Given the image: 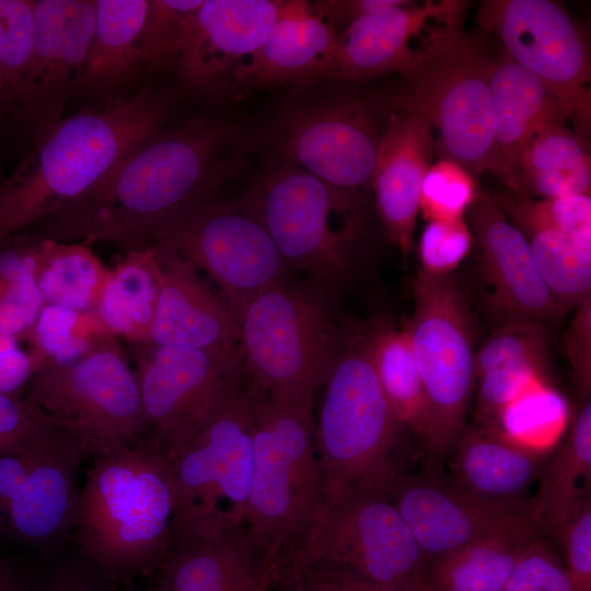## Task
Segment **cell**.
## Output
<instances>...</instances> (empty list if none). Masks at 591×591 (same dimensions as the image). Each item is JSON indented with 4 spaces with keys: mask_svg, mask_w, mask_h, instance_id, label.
I'll list each match as a JSON object with an SVG mask.
<instances>
[{
    "mask_svg": "<svg viewBox=\"0 0 591 591\" xmlns=\"http://www.w3.org/2000/svg\"><path fill=\"white\" fill-rule=\"evenodd\" d=\"M243 128L197 115L164 128L128 153L78 200L44 220L56 242L143 245L171 216L219 197L246 165Z\"/></svg>",
    "mask_w": 591,
    "mask_h": 591,
    "instance_id": "6da1fadb",
    "label": "cell"
},
{
    "mask_svg": "<svg viewBox=\"0 0 591 591\" xmlns=\"http://www.w3.org/2000/svg\"><path fill=\"white\" fill-rule=\"evenodd\" d=\"M173 112L172 94L148 84L62 118L0 187V233L44 220L81 198L164 129Z\"/></svg>",
    "mask_w": 591,
    "mask_h": 591,
    "instance_id": "7a4b0ae2",
    "label": "cell"
},
{
    "mask_svg": "<svg viewBox=\"0 0 591 591\" xmlns=\"http://www.w3.org/2000/svg\"><path fill=\"white\" fill-rule=\"evenodd\" d=\"M176 497L165 451L150 437L93 457L74 533L97 570L124 579L160 566L174 535Z\"/></svg>",
    "mask_w": 591,
    "mask_h": 591,
    "instance_id": "3957f363",
    "label": "cell"
},
{
    "mask_svg": "<svg viewBox=\"0 0 591 591\" xmlns=\"http://www.w3.org/2000/svg\"><path fill=\"white\" fill-rule=\"evenodd\" d=\"M312 409L262 392L256 404L244 525L271 581L292 571L325 508Z\"/></svg>",
    "mask_w": 591,
    "mask_h": 591,
    "instance_id": "277c9868",
    "label": "cell"
},
{
    "mask_svg": "<svg viewBox=\"0 0 591 591\" xmlns=\"http://www.w3.org/2000/svg\"><path fill=\"white\" fill-rule=\"evenodd\" d=\"M370 339L371 323H356L322 385L314 444L325 507L363 496L389 497L403 474L397 455L402 428L376 376Z\"/></svg>",
    "mask_w": 591,
    "mask_h": 591,
    "instance_id": "5b68a950",
    "label": "cell"
},
{
    "mask_svg": "<svg viewBox=\"0 0 591 591\" xmlns=\"http://www.w3.org/2000/svg\"><path fill=\"white\" fill-rule=\"evenodd\" d=\"M235 317L239 349L256 389L311 404L356 324L341 313L338 296L293 276L247 299Z\"/></svg>",
    "mask_w": 591,
    "mask_h": 591,
    "instance_id": "8992f818",
    "label": "cell"
},
{
    "mask_svg": "<svg viewBox=\"0 0 591 591\" xmlns=\"http://www.w3.org/2000/svg\"><path fill=\"white\" fill-rule=\"evenodd\" d=\"M264 225L292 274L340 298L366 232L359 193L336 188L269 157L239 199Z\"/></svg>",
    "mask_w": 591,
    "mask_h": 591,
    "instance_id": "52a82bcc",
    "label": "cell"
},
{
    "mask_svg": "<svg viewBox=\"0 0 591 591\" xmlns=\"http://www.w3.org/2000/svg\"><path fill=\"white\" fill-rule=\"evenodd\" d=\"M466 7L440 20L416 47L401 73L402 92L390 104L420 116L438 132L441 158L478 179L487 167L496 125L493 61L482 42L464 30Z\"/></svg>",
    "mask_w": 591,
    "mask_h": 591,
    "instance_id": "ba28073f",
    "label": "cell"
},
{
    "mask_svg": "<svg viewBox=\"0 0 591 591\" xmlns=\"http://www.w3.org/2000/svg\"><path fill=\"white\" fill-rule=\"evenodd\" d=\"M258 395L246 373L183 441L165 452L176 497L173 540L244 524Z\"/></svg>",
    "mask_w": 591,
    "mask_h": 591,
    "instance_id": "9c48e42d",
    "label": "cell"
},
{
    "mask_svg": "<svg viewBox=\"0 0 591 591\" xmlns=\"http://www.w3.org/2000/svg\"><path fill=\"white\" fill-rule=\"evenodd\" d=\"M413 314L402 327L422 382L428 428L424 443L439 459L464 430L475 386L474 329L464 292L450 276L418 269L413 281Z\"/></svg>",
    "mask_w": 591,
    "mask_h": 591,
    "instance_id": "30bf717a",
    "label": "cell"
},
{
    "mask_svg": "<svg viewBox=\"0 0 591 591\" xmlns=\"http://www.w3.org/2000/svg\"><path fill=\"white\" fill-rule=\"evenodd\" d=\"M142 246L205 270L234 315L247 299L293 276L264 225L239 199L216 197L188 207L151 230Z\"/></svg>",
    "mask_w": 591,
    "mask_h": 591,
    "instance_id": "8fae6325",
    "label": "cell"
},
{
    "mask_svg": "<svg viewBox=\"0 0 591 591\" xmlns=\"http://www.w3.org/2000/svg\"><path fill=\"white\" fill-rule=\"evenodd\" d=\"M33 401L93 457L144 438L136 373L111 346L93 348L69 364L47 363L32 389Z\"/></svg>",
    "mask_w": 591,
    "mask_h": 591,
    "instance_id": "7c38bea8",
    "label": "cell"
},
{
    "mask_svg": "<svg viewBox=\"0 0 591 591\" xmlns=\"http://www.w3.org/2000/svg\"><path fill=\"white\" fill-rule=\"evenodd\" d=\"M81 444L57 422L0 450V537L31 546L74 532Z\"/></svg>",
    "mask_w": 591,
    "mask_h": 591,
    "instance_id": "4fadbf2b",
    "label": "cell"
},
{
    "mask_svg": "<svg viewBox=\"0 0 591 591\" xmlns=\"http://www.w3.org/2000/svg\"><path fill=\"white\" fill-rule=\"evenodd\" d=\"M477 22L554 94L572 130L586 139L591 128L590 48L563 7L551 0H486Z\"/></svg>",
    "mask_w": 591,
    "mask_h": 591,
    "instance_id": "5bb4252c",
    "label": "cell"
},
{
    "mask_svg": "<svg viewBox=\"0 0 591 591\" xmlns=\"http://www.w3.org/2000/svg\"><path fill=\"white\" fill-rule=\"evenodd\" d=\"M425 556L389 497L363 496L325 507L292 569L322 566L381 586L425 584Z\"/></svg>",
    "mask_w": 591,
    "mask_h": 591,
    "instance_id": "9a60e30c",
    "label": "cell"
},
{
    "mask_svg": "<svg viewBox=\"0 0 591 591\" xmlns=\"http://www.w3.org/2000/svg\"><path fill=\"white\" fill-rule=\"evenodd\" d=\"M380 140L372 112L352 99L289 109L264 136L269 157L355 193L371 181Z\"/></svg>",
    "mask_w": 591,
    "mask_h": 591,
    "instance_id": "2e32d148",
    "label": "cell"
},
{
    "mask_svg": "<svg viewBox=\"0 0 591 591\" xmlns=\"http://www.w3.org/2000/svg\"><path fill=\"white\" fill-rule=\"evenodd\" d=\"M147 346L135 373L151 438L167 452L244 380L246 369L239 347Z\"/></svg>",
    "mask_w": 591,
    "mask_h": 591,
    "instance_id": "e0dca14e",
    "label": "cell"
},
{
    "mask_svg": "<svg viewBox=\"0 0 591 591\" xmlns=\"http://www.w3.org/2000/svg\"><path fill=\"white\" fill-rule=\"evenodd\" d=\"M31 60L9 105L13 119L40 140L63 117L77 91L94 26V0H35Z\"/></svg>",
    "mask_w": 591,
    "mask_h": 591,
    "instance_id": "ac0fdd59",
    "label": "cell"
},
{
    "mask_svg": "<svg viewBox=\"0 0 591 591\" xmlns=\"http://www.w3.org/2000/svg\"><path fill=\"white\" fill-rule=\"evenodd\" d=\"M389 499L407 523L426 561L482 538L540 532L531 519L528 498L491 501L454 482L402 474Z\"/></svg>",
    "mask_w": 591,
    "mask_h": 591,
    "instance_id": "d6986e66",
    "label": "cell"
},
{
    "mask_svg": "<svg viewBox=\"0 0 591 591\" xmlns=\"http://www.w3.org/2000/svg\"><path fill=\"white\" fill-rule=\"evenodd\" d=\"M282 0H204L172 70L190 95L209 99L231 89L234 71L256 51Z\"/></svg>",
    "mask_w": 591,
    "mask_h": 591,
    "instance_id": "ffe728a7",
    "label": "cell"
},
{
    "mask_svg": "<svg viewBox=\"0 0 591 591\" xmlns=\"http://www.w3.org/2000/svg\"><path fill=\"white\" fill-rule=\"evenodd\" d=\"M466 213L479 248L482 279L489 289L486 305L499 326L557 320L563 312L541 278L525 237L494 196L479 189Z\"/></svg>",
    "mask_w": 591,
    "mask_h": 591,
    "instance_id": "44dd1931",
    "label": "cell"
},
{
    "mask_svg": "<svg viewBox=\"0 0 591 591\" xmlns=\"http://www.w3.org/2000/svg\"><path fill=\"white\" fill-rule=\"evenodd\" d=\"M394 108L381 132L370 183L387 241L407 255L414 241L421 184L437 147L432 129L420 116Z\"/></svg>",
    "mask_w": 591,
    "mask_h": 591,
    "instance_id": "7402d4cb",
    "label": "cell"
},
{
    "mask_svg": "<svg viewBox=\"0 0 591 591\" xmlns=\"http://www.w3.org/2000/svg\"><path fill=\"white\" fill-rule=\"evenodd\" d=\"M335 28L308 1H285L265 39L232 76L240 89L304 84L335 79L338 62Z\"/></svg>",
    "mask_w": 591,
    "mask_h": 591,
    "instance_id": "603a6c76",
    "label": "cell"
},
{
    "mask_svg": "<svg viewBox=\"0 0 591 591\" xmlns=\"http://www.w3.org/2000/svg\"><path fill=\"white\" fill-rule=\"evenodd\" d=\"M153 250L162 279L150 344L209 350L239 347V323L222 297L205 283L190 263Z\"/></svg>",
    "mask_w": 591,
    "mask_h": 591,
    "instance_id": "cb8c5ba5",
    "label": "cell"
},
{
    "mask_svg": "<svg viewBox=\"0 0 591 591\" xmlns=\"http://www.w3.org/2000/svg\"><path fill=\"white\" fill-rule=\"evenodd\" d=\"M383 9L351 23L338 35V62L335 79H368L392 72L402 73L412 61V39L467 2L425 1Z\"/></svg>",
    "mask_w": 591,
    "mask_h": 591,
    "instance_id": "d4e9b609",
    "label": "cell"
},
{
    "mask_svg": "<svg viewBox=\"0 0 591 591\" xmlns=\"http://www.w3.org/2000/svg\"><path fill=\"white\" fill-rule=\"evenodd\" d=\"M153 591H266L271 580L245 525L176 537Z\"/></svg>",
    "mask_w": 591,
    "mask_h": 591,
    "instance_id": "484cf974",
    "label": "cell"
},
{
    "mask_svg": "<svg viewBox=\"0 0 591 591\" xmlns=\"http://www.w3.org/2000/svg\"><path fill=\"white\" fill-rule=\"evenodd\" d=\"M490 89L496 125L486 170L508 186L533 139L567 120L554 94L508 56L493 62Z\"/></svg>",
    "mask_w": 591,
    "mask_h": 591,
    "instance_id": "4316f807",
    "label": "cell"
},
{
    "mask_svg": "<svg viewBox=\"0 0 591 591\" xmlns=\"http://www.w3.org/2000/svg\"><path fill=\"white\" fill-rule=\"evenodd\" d=\"M548 333L545 324L499 326L475 351L476 416L494 428L501 410L533 381L545 376Z\"/></svg>",
    "mask_w": 591,
    "mask_h": 591,
    "instance_id": "83f0119b",
    "label": "cell"
},
{
    "mask_svg": "<svg viewBox=\"0 0 591 591\" xmlns=\"http://www.w3.org/2000/svg\"><path fill=\"white\" fill-rule=\"evenodd\" d=\"M94 26L76 92L113 102L144 71L140 38L149 0H94Z\"/></svg>",
    "mask_w": 591,
    "mask_h": 591,
    "instance_id": "f1b7e54d",
    "label": "cell"
},
{
    "mask_svg": "<svg viewBox=\"0 0 591 591\" xmlns=\"http://www.w3.org/2000/svg\"><path fill=\"white\" fill-rule=\"evenodd\" d=\"M453 449V482L473 495L500 502L525 499L547 456L483 427L463 430Z\"/></svg>",
    "mask_w": 591,
    "mask_h": 591,
    "instance_id": "f546056e",
    "label": "cell"
},
{
    "mask_svg": "<svg viewBox=\"0 0 591 591\" xmlns=\"http://www.w3.org/2000/svg\"><path fill=\"white\" fill-rule=\"evenodd\" d=\"M508 187L531 198L590 194L591 159L587 140L566 123L551 125L526 148Z\"/></svg>",
    "mask_w": 591,
    "mask_h": 591,
    "instance_id": "4dcf8cb0",
    "label": "cell"
},
{
    "mask_svg": "<svg viewBox=\"0 0 591 591\" xmlns=\"http://www.w3.org/2000/svg\"><path fill=\"white\" fill-rule=\"evenodd\" d=\"M536 494L528 498L531 519L542 533L558 535L581 500L590 493L591 403L576 415L559 450L540 474Z\"/></svg>",
    "mask_w": 591,
    "mask_h": 591,
    "instance_id": "1f68e13d",
    "label": "cell"
},
{
    "mask_svg": "<svg viewBox=\"0 0 591 591\" xmlns=\"http://www.w3.org/2000/svg\"><path fill=\"white\" fill-rule=\"evenodd\" d=\"M162 279L161 263L150 246L129 248L109 271L97 302L101 323L111 333L150 345Z\"/></svg>",
    "mask_w": 591,
    "mask_h": 591,
    "instance_id": "d6a6232c",
    "label": "cell"
},
{
    "mask_svg": "<svg viewBox=\"0 0 591 591\" xmlns=\"http://www.w3.org/2000/svg\"><path fill=\"white\" fill-rule=\"evenodd\" d=\"M540 532L482 538L428 559L422 580L430 591H502L526 544Z\"/></svg>",
    "mask_w": 591,
    "mask_h": 591,
    "instance_id": "836d02e7",
    "label": "cell"
},
{
    "mask_svg": "<svg viewBox=\"0 0 591 591\" xmlns=\"http://www.w3.org/2000/svg\"><path fill=\"white\" fill-rule=\"evenodd\" d=\"M370 340L373 367L397 424L425 441L427 402L405 331L373 322Z\"/></svg>",
    "mask_w": 591,
    "mask_h": 591,
    "instance_id": "e575fe53",
    "label": "cell"
},
{
    "mask_svg": "<svg viewBox=\"0 0 591 591\" xmlns=\"http://www.w3.org/2000/svg\"><path fill=\"white\" fill-rule=\"evenodd\" d=\"M108 275L83 243L45 239L38 247L36 281L46 304L81 314L97 304Z\"/></svg>",
    "mask_w": 591,
    "mask_h": 591,
    "instance_id": "d590c367",
    "label": "cell"
},
{
    "mask_svg": "<svg viewBox=\"0 0 591 591\" xmlns=\"http://www.w3.org/2000/svg\"><path fill=\"white\" fill-rule=\"evenodd\" d=\"M518 229L563 313L591 298V240L543 228Z\"/></svg>",
    "mask_w": 591,
    "mask_h": 591,
    "instance_id": "8d00e7d4",
    "label": "cell"
},
{
    "mask_svg": "<svg viewBox=\"0 0 591 591\" xmlns=\"http://www.w3.org/2000/svg\"><path fill=\"white\" fill-rule=\"evenodd\" d=\"M569 419V406L546 376L533 381L500 413L495 431L522 447L547 452Z\"/></svg>",
    "mask_w": 591,
    "mask_h": 591,
    "instance_id": "74e56055",
    "label": "cell"
},
{
    "mask_svg": "<svg viewBox=\"0 0 591 591\" xmlns=\"http://www.w3.org/2000/svg\"><path fill=\"white\" fill-rule=\"evenodd\" d=\"M204 0H149L140 54L144 71L173 68Z\"/></svg>",
    "mask_w": 591,
    "mask_h": 591,
    "instance_id": "f35d334b",
    "label": "cell"
},
{
    "mask_svg": "<svg viewBox=\"0 0 591 591\" xmlns=\"http://www.w3.org/2000/svg\"><path fill=\"white\" fill-rule=\"evenodd\" d=\"M493 196L517 228H543L591 240L590 194L557 198H531L514 193Z\"/></svg>",
    "mask_w": 591,
    "mask_h": 591,
    "instance_id": "ab89813d",
    "label": "cell"
},
{
    "mask_svg": "<svg viewBox=\"0 0 591 591\" xmlns=\"http://www.w3.org/2000/svg\"><path fill=\"white\" fill-rule=\"evenodd\" d=\"M35 0H0V81L9 107L31 60L36 35Z\"/></svg>",
    "mask_w": 591,
    "mask_h": 591,
    "instance_id": "60d3db41",
    "label": "cell"
},
{
    "mask_svg": "<svg viewBox=\"0 0 591 591\" xmlns=\"http://www.w3.org/2000/svg\"><path fill=\"white\" fill-rule=\"evenodd\" d=\"M479 188L477 179L457 162L440 158L424 177L419 211L428 221L464 218L475 201Z\"/></svg>",
    "mask_w": 591,
    "mask_h": 591,
    "instance_id": "b9f144b4",
    "label": "cell"
},
{
    "mask_svg": "<svg viewBox=\"0 0 591 591\" xmlns=\"http://www.w3.org/2000/svg\"><path fill=\"white\" fill-rule=\"evenodd\" d=\"M474 242L464 218L428 221L419 239V269L430 276L450 275L470 254Z\"/></svg>",
    "mask_w": 591,
    "mask_h": 591,
    "instance_id": "7bdbcfd3",
    "label": "cell"
},
{
    "mask_svg": "<svg viewBox=\"0 0 591 591\" xmlns=\"http://www.w3.org/2000/svg\"><path fill=\"white\" fill-rule=\"evenodd\" d=\"M502 591H580L557 555L540 537L520 554Z\"/></svg>",
    "mask_w": 591,
    "mask_h": 591,
    "instance_id": "ee69618b",
    "label": "cell"
},
{
    "mask_svg": "<svg viewBox=\"0 0 591 591\" xmlns=\"http://www.w3.org/2000/svg\"><path fill=\"white\" fill-rule=\"evenodd\" d=\"M36 267L37 253L24 254L19 273L8 280L9 289L0 301V332L7 335L30 326L43 309Z\"/></svg>",
    "mask_w": 591,
    "mask_h": 591,
    "instance_id": "f6af8a7d",
    "label": "cell"
},
{
    "mask_svg": "<svg viewBox=\"0 0 591 591\" xmlns=\"http://www.w3.org/2000/svg\"><path fill=\"white\" fill-rule=\"evenodd\" d=\"M80 314L57 305L43 306L37 321V338L42 349L55 364L72 363L93 347L89 339L74 335Z\"/></svg>",
    "mask_w": 591,
    "mask_h": 591,
    "instance_id": "bcb514c9",
    "label": "cell"
},
{
    "mask_svg": "<svg viewBox=\"0 0 591 591\" xmlns=\"http://www.w3.org/2000/svg\"><path fill=\"white\" fill-rule=\"evenodd\" d=\"M564 545L567 570L580 591H591V496L579 507L557 535Z\"/></svg>",
    "mask_w": 591,
    "mask_h": 591,
    "instance_id": "7dc6e473",
    "label": "cell"
},
{
    "mask_svg": "<svg viewBox=\"0 0 591 591\" xmlns=\"http://www.w3.org/2000/svg\"><path fill=\"white\" fill-rule=\"evenodd\" d=\"M55 424L33 401L20 404L0 394V450L18 444Z\"/></svg>",
    "mask_w": 591,
    "mask_h": 591,
    "instance_id": "c3c4849f",
    "label": "cell"
},
{
    "mask_svg": "<svg viewBox=\"0 0 591 591\" xmlns=\"http://www.w3.org/2000/svg\"><path fill=\"white\" fill-rule=\"evenodd\" d=\"M566 346L579 392L586 396L591 387V298L577 308Z\"/></svg>",
    "mask_w": 591,
    "mask_h": 591,
    "instance_id": "681fc988",
    "label": "cell"
},
{
    "mask_svg": "<svg viewBox=\"0 0 591 591\" xmlns=\"http://www.w3.org/2000/svg\"><path fill=\"white\" fill-rule=\"evenodd\" d=\"M407 2L405 0H318L310 4L313 12L329 23L337 33V26L345 25L347 28L363 15Z\"/></svg>",
    "mask_w": 591,
    "mask_h": 591,
    "instance_id": "f907efd6",
    "label": "cell"
},
{
    "mask_svg": "<svg viewBox=\"0 0 591 591\" xmlns=\"http://www.w3.org/2000/svg\"><path fill=\"white\" fill-rule=\"evenodd\" d=\"M100 575L90 561L85 566L63 565L57 568L37 591H105Z\"/></svg>",
    "mask_w": 591,
    "mask_h": 591,
    "instance_id": "816d5d0a",
    "label": "cell"
},
{
    "mask_svg": "<svg viewBox=\"0 0 591 591\" xmlns=\"http://www.w3.org/2000/svg\"><path fill=\"white\" fill-rule=\"evenodd\" d=\"M31 374L28 358L15 346L11 335L0 336V394L19 389Z\"/></svg>",
    "mask_w": 591,
    "mask_h": 591,
    "instance_id": "f5cc1de1",
    "label": "cell"
},
{
    "mask_svg": "<svg viewBox=\"0 0 591 591\" xmlns=\"http://www.w3.org/2000/svg\"><path fill=\"white\" fill-rule=\"evenodd\" d=\"M286 579H291L292 591H346L337 575L322 566L300 567Z\"/></svg>",
    "mask_w": 591,
    "mask_h": 591,
    "instance_id": "db71d44e",
    "label": "cell"
},
{
    "mask_svg": "<svg viewBox=\"0 0 591 591\" xmlns=\"http://www.w3.org/2000/svg\"><path fill=\"white\" fill-rule=\"evenodd\" d=\"M331 570V569H329ZM333 571V570H332ZM335 572V571H333ZM346 591H430L426 584L381 586L344 577L335 572Z\"/></svg>",
    "mask_w": 591,
    "mask_h": 591,
    "instance_id": "11a10c76",
    "label": "cell"
},
{
    "mask_svg": "<svg viewBox=\"0 0 591 591\" xmlns=\"http://www.w3.org/2000/svg\"><path fill=\"white\" fill-rule=\"evenodd\" d=\"M0 591H27L14 568L0 556Z\"/></svg>",
    "mask_w": 591,
    "mask_h": 591,
    "instance_id": "9f6ffc18",
    "label": "cell"
},
{
    "mask_svg": "<svg viewBox=\"0 0 591 591\" xmlns=\"http://www.w3.org/2000/svg\"><path fill=\"white\" fill-rule=\"evenodd\" d=\"M23 256L15 250H8L0 254V274L7 280L19 273Z\"/></svg>",
    "mask_w": 591,
    "mask_h": 591,
    "instance_id": "6f0895ef",
    "label": "cell"
},
{
    "mask_svg": "<svg viewBox=\"0 0 591 591\" xmlns=\"http://www.w3.org/2000/svg\"><path fill=\"white\" fill-rule=\"evenodd\" d=\"M3 111H4V97H3V92H2L1 81H0V113H2Z\"/></svg>",
    "mask_w": 591,
    "mask_h": 591,
    "instance_id": "680465c9",
    "label": "cell"
}]
</instances>
